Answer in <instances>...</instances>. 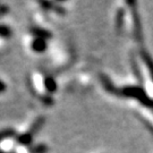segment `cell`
Returning a JSON list of instances; mask_svg holds the SVG:
<instances>
[{"label": "cell", "instance_id": "7a4b0ae2", "mask_svg": "<svg viewBox=\"0 0 153 153\" xmlns=\"http://www.w3.org/2000/svg\"><path fill=\"white\" fill-rule=\"evenodd\" d=\"M43 124H44V118L43 117H40L39 119H36V120L34 121V124H33V126L31 127L30 131H26L25 134L21 135V136L17 137V142L19 143V144H22V145H28V144H31L33 141L34 134L38 133L41 129V127L43 126Z\"/></svg>", "mask_w": 153, "mask_h": 153}, {"label": "cell", "instance_id": "5b68a950", "mask_svg": "<svg viewBox=\"0 0 153 153\" xmlns=\"http://www.w3.org/2000/svg\"><path fill=\"white\" fill-rule=\"evenodd\" d=\"M44 86H45V88H47V91L49 93H53L57 91V83H56V81L52 78L51 76L47 77L45 79H44Z\"/></svg>", "mask_w": 153, "mask_h": 153}, {"label": "cell", "instance_id": "8992f818", "mask_svg": "<svg viewBox=\"0 0 153 153\" xmlns=\"http://www.w3.org/2000/svg\"><path fill=\"white\" fill-rule=\"evenodd\" d=\"M141 55H142L143 60H144V62H145V65H146V67H148V69L150 71V73H151V77H152V79H153V60H152V58H151L150 55H149L146 51H144V50L141 52Z\"/></svg>", "mask_w": 153, "mask_h": 153}, {"label": "cell", "instance_id": "30bf717a", "mask_svg": "<svg viewBox=\"0 0 153 153\" xmlns=\"http://www.w3.org/2000/svg\"><path fill=\"white\" fill-rule=\"evenodd\" d=\"M0 34L2 36H9L10 31H9V28L7 27V26H0Z\"/></svg>", "mask_w": 153, "mask_h": 153}, {"label": "cell", "instance_id": "7c38bea8", "mask_svg": "<svg viewBox=\"0 0 153 153\" xmlns=\"http://www.w3.org/2000/svg\"><path fill=\"white\" fill-rule=\"evenodd\" d=\"M6 88H7V85H6L5 83H4L2 81H1V79H0V93L5 92Z\"/></svg>", "mask_w": 153, "mask_h": 153}, {"label": "cell", "instance_id": "277c9868", "mask_svg": "<svg viewBox=\"0 0 153 153\" xmlns=\"http://www.w3.org/2000/svg\"><path fill=\"white\" fill-rule=\"evenodd\" d=\"M133 16H134V23H135V38L138 41H142V30H141V22L137 15L135 8H133Z\"/></svg>", "mask_w": 153, "mask_h": 153}, {"label": "cell", "instance_id": "4fadbf2b", "mask_svg": "<svg viewBox=\"0 0 153 153\" xmlns=\"http://www.w3.org/2000/svg\"><path fill=\"white\" fill-rule=\"evenodd\" d=\"M0 153H2V152H0Z\"/></svg>", "mask_w": 153, "mask_h": 153}, {"label": "cell", "instance_id": "8fae6325", "mask_svg": "<svg viewBox=\"0 0 153 153\" xmlns=\"http://www.w3.org/2000/svg\"><path fill=\"white\" fill-rule=\"evenodd\" d=\"M44 100H42L44 103L47 104H52V98L51 97H43Z\"/></svg>", "mask_w": 153, "mask_h": 153}, {"label": "cell", "instance_id": "3957f363", "mask_svg": "<svg viewBox=\"0 0 153 153\" xmlns=\"http://www.w3.org/2000/svg\"><path fill=\"white\" fill-rule=\"evenodd\" d=\"M47 42L44 39H40V38H35V40L32 42V49L35 51V52H43L44 50L47 49Z\"/></svg>", "mask_w": 153, "mask_h": 153}, {"label": "cell", "instance_id": "6da1fadb", "mask_svg": "<svg viewBox=\"0 0 153 153\" xmlns=\"http://www.w3.org/2000/svg\"><path fill=\"white\" fill-rule=\"evenodd\" d=\"M121 94L127 95V97H133L136 98L140 102H142L144 105L153 108V99H150L146 95V93L143 91V88L138 86H126L121 90Z\"/></svg>", "mask_w": 153, "mask_h": 153}, {"label": "cell", "instance_id": "9c48e42d", "mask_svg": "<svg viewBox=\"0 0 153 153\" xmlns=\"http://www.w3.org/2000/svg\"><path fill=\"white\" fill-rule=\"evenodd\" d=\"M123 17H124V10H119L117 14V28L120 30L123 24Z\"/></svg>", "mask_w": 153, "mask_h": 153}, {"label": "cell", "instance_id": "ba28073f", "mask_svg": "<svg viewBox=\"0 0 153 153\" xmlns=\"http://www.w3.org/2000/svg\"><path fill=\"white\" fill-rule=\"evenodd\" d=\"M14 135H15V131L14 129H11V128L2 129V131H0V142L6 140V138H9V137L14 136Z\"/></svg>", "mask_w": 153, "mask_h": 153}, {"label": "cell", "instance_id": "52a82bcc", "mask_svg": "<svg viewBox=\"0 0 153 153\" xmlns=\"http://www.w3.org/2000/svg\"><path fill=\"white\" fill-rule=\"evenodd\" d=\"M34 34H35V36L36 38H40V39H49L51 38V33L48 32V31H45L43 28H33L32 31Z\"/></svg>", "mask_w": 153, "mask_h": 153}]
</instances>
